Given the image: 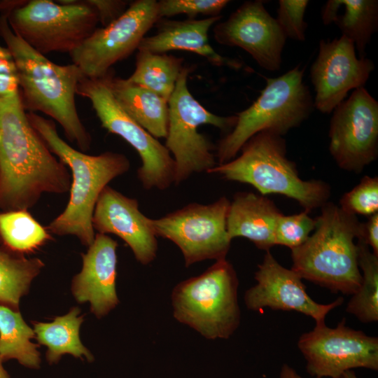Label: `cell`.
Listing matches in <instances>:
<instances>
[{
	"label": "cell",
	"instance_id": "obj_1",
	"mask_svg": "<svg viewBox=\"0 0 378 378\" xmlns=\"http://www.w3.org/2000/svg\"><path fill=\"white\" fill-rule=\"evenodd\" d=\"M67 167L31 125L20 95L0 99V209L29 210L44 193L69 192Z\"/></svg>",
	"mask_w": 378,
	"mask_h": 378
},
{
	"label": "cell",
	"instance_id": "obj_2",
	"mask_svg": "<svg viewBox=\"0 0 378 378\" xmlns=\"http://www.w3.org/2000/svg\"><path fill=\"white\" fill-rule=\"evenodd\" d=\"M0 14V36L16 64L24 108L50 116L60 125L69 141L80 151L88 150L92 138L76 105L77 87L85 76L76 64H55L34 50L12 30L7 12Z\"/></svg>",
	"mask_w": 378,
	"mask_h": 378
},
{
	"label": "cell",
	"instance_id": "obj_3",
	"mask_svg": "<svg viewBox=\"0 0 378 378\" xmlns=\"http://www.w3.org/2000/svg\"><path fill=\"white\" fill-rule=\"evenodd\" d=\"M27 115L50 150L71 172L67 204L46 228L57 235L75 236L88 247L96 234L92 216L98 198L110 181L129 170L130 161L118 153L107 151L91 155L76 150L59 136L53 120L35 113L27 112Z\"/></svg>",
	"mask_w": 378,
	"mask_h": 378
},
{
	"label": "cell",
	"instance_id": "obj_4",
	"mask_svg": "<svg viewBox=\"0 0 378 378\" xmlns=\"http://www.w3.org/2000/svg\"><path fill=\"white\" fill-rule=\"evenodd\" d=\"M315 220L314 233L291 249V270L332 293L352 295L362 282L354 242L360 235L362 223L330 202L321 207Z\"/></svg>",
	"mask_w": 378,
	"mask_h": 378
},
{
	"label": "cell",
	"instance_id": "obj_5",
	"mask_svg": "<svg viewBox=\"0 0 378 378\" xmlns=\"http://www.w3.org/2000/svg\"><path fill=\"white\" fill-rule=\"evenodd\" d=\"M240 155L217 164L208 173L227 181L246 183L260 195L276 194L298 202L305 211L321 208L331 195L330 186L321 180H302L296 164L286 155L282 136L270 131L260 132L241 147Z\"/></svg>",
	"mask_w": 378,
	"mask_h": 378
},
{
	"label": "cell",
	"instance_id": "obj_6",
	"mask_svg": "<svg viewBox=\"0 0 378 378\" xmlns=\"http://www.w3.org/2000/svg\"><path fill=\"white\" fill-rule=\"evenodd\" d=\"M304 71L297 66L279 77L267 79L260 96L236 115L233 128L219 140L215 155L217 164L234 159L255 134L270 131L283 136L308 118L314 106L303 81Z\"/></svg>",
	"mask_w": 378,
	"mask_h": 378
},
{
	"label": "cell",
	"instance_id": "obj_7",
	"mask_svg": "<svg viewBox=\"0 0 378 378\" xmlns=\"http://www.w3.org/2000/svg\"><path fill=\"white\" fill-rule=\"evenodd\" d=\"M238 286L233 265L226 259L217 260L174 287V316L207 339H228L240 324Z\"/></svg>",
	"mask_w": 378,
	"mask_h": 378
},
{
	"label": "cell",
	"instance_id": "obj_8",
	"mask_svg": "<svg viewBox=\"0 0 378 378\" xmlns=\"http://www.w3.org/2000/svg\"><path fill=\"white\" fill-rule=\"evenodd\" d=\"M12 30L46 55L71 53L97 28L98 16L85 0H30L7 12Z\"/></svg>",
	"mask_w": 378,
	"mask_h": 378
},
{
	"label": "cell",
	"instance_id": "obj_9",
	"mask_svg": "<svg viewBox=\"0 0 378 378\" xmlns=\"http://www.w3.org/2000/svg\"><path fill=\"white\" fill-rule=\"evenodd\" d=\"M189 72V68H183L168 101L164 146L174 155L176 185L195 173L208 172L217 165L216 155L212 153L214 146L198 132V127L211 125L229 132L237 120L236 115L220 116L204 108L188 90Z\"/></svg>",
	"mask_w": 378,
	"mask_h": 378
},
{
	"label": "cell",
	"instance_id": "obj_10",
	"mask_svg": "<svg viewBox=\"0 0 378 378\" xmlns=\"http://www.w3.org/2000/svg\"><path fill=\"white\" fill-rule=\"evenodd\" d=\"M108 73L100 78L84 76L78 85L77 94L90 100L102 127L122 137L136 150L142 162L137 177L143 187L168 188L175 178V162L170 152L120 106L111 90Z\"/></svg>",
	"mask_w": 378,
	"mask_h": 378
},
{
	"label": "cell",
	"instance_id": "obj_11",
	"mask_svg": "<svg viewBox=\"0 0 378 378\" xmlns=\"http://www.w3.org/2000/svg\"><path fill=\"white\" fill-rule=\"evenodd\" d=\"M230 201L225 197L209 204H189L158 219H152L157 237L181 250L186 267L208 259L224 260L231 244L227 231Z\"/></svg>",
	"mask_w": 378,
	"mask_h": 378
},
{
	"label": "cell",
	"instance_id": "obj_12",
	"mask_svg": "<svg viewBox=\"0 0 378 378\" xmlns=\"http://www.w3.org/2000/svg\"><path fill=\"white\" fill-rule=\"evenodd\" d=\"M159 20L158 1H133L118 19L97 27L69 53L73 64L85 77L104 76L113 65L137 50L146 34Z\"/></svg>",
	"mask_w": 378,
	"mask_h": 378
},
{
	"label": "cell",
	"instance_id": "obj_13",
	"mask_svg": "<svg viewBox=\"0 0 378 378\" xmlns=\"http://www.w3.org/2000/svg\"><path fill=\"white\" fill-rule=\"evenodd\" d=\"M298 347L314 377L338 378L356 368L378 370V338L346 326L344 318L335 328L316 325L300 337Z\"/></svg>",
	"mask_w": 378,
	"mask_h": 378
},
{
	"label": "cell",
	"instance_id": "obj_14",
	"mask_svg": "<svg viewBox=\"0 0 378 378\" xmlns=\"http://www.w3.org/2000/svg\"><path fill=\"white\" fill-rule=\"evenodd\" d=\"M332 111L330 153L342 169L360 173L378 155V102L361 87Z\"/></svg>",
	"mask_w": 378,
	"mask_h": 378
},
{
	"label": "cell",
	"instance_id": "obj_15",
	"mask_svg": "<svg viewBox=\"0 0 378 378\" xmlns=\"http://www.w3.org/2000/svg\"><path fill=\"white\" fill-rule=\"evenodd\" d=\"M374 69L371 59L357 57L348 38L342 35L331 41H321L310 71L316 92L314 106L323 113L332 112L349 91L364 87Z\"/></svg>",
	"mask_w": 378,
	"mask_h": 378
},
{
	"label": "cell",
	"instance_id": "obj_16",
	"mask_svg": "<svg viewBox=\"0 0 378 378\" xmlns=\"http://www.w3.org/2000/svg\"><path fill=\"white\" fill-rule=\"evenodd\" d=\"M213 31L218 43L243 49L266 70L280 69L286 37L262 1H245Z\"/></svg>",
	"mask_w": 378,
	"mask_h": 378
},
{
	"label": "cell",
	"instance_id": "obj_17",
	"mask_svg": "<svg viewBox=\"0 0 378 378\" xmlns=\"http://www.w3.org/2000/svg\"><path fill=\"white\" fill-rule=\"evenodd\" d=\"M255 279L256 284L248 289L244 297L250 310L260 311L268 307L295 311L313 318L316 325H323L328 313L344 302L341 297L329 304L314 301L307 293L302 279L291 269L279 264L270 251H266L258 265Z\"/></svg>",
	"mask_w": 378,
	"mask_h": 378
},
{
	"label": "cell",
	"instance_id": "obj_18",
	"mask_svg": "<svg viewBox=\"0 0 378 378\" xmlns=\"http://www.w3.org/2000/svg\"><path fill=\"white\" fill-rule=\"evenodd\" d=\"M92 226L99 234H113L122 239L142 265L150 263L156 257L158 240L152 219L141 213L136 199L109 186L98 198Z\"/></svg>",
	"mask_w": 378,
	"mask_h": 378
},
{
	"label": "cell",
	"instance_id": "obj_19",
	"mask_svg": "<svg viewBox=\"0 0 378 378\" xmlns=\"http://www.w3.org/2000/svg\"><path fill=\"white\" fill-rule=\"evenodd\" d=\"M118 243L107 234L97 233L85 253L82 268L71 282V292L79 303L88 302L91 312L102 318L119 302L116 293Z\"/></svg>",
	"mask_w": 378,
	"mask_h": 378
},
{
	"label": "cell",
	"instance_id": "obj_20",
	"mask_svg": "<svg viewBox=\"0 0 378 378\" xmlns=\"http://www.w3.org/2000/svg\"><path fill=\"white\" fill-rule=\"evenodd\" d=\"M221 18L219 15L201 20L160 19L155 24L156 34L145 36L137 50L158 54L186 50L204 57L214 65L239 69L241 66L239 61L220 55L210 45L209 31Z\"/></svg>",
	"mask_w": 378,
	"mask_h": 378
},
{
	"label": "cell",
	"instance_id": "obj_21",
	"mask_svg": "<svg viewBox=\"0 0 378 378\" xmlns=\"http://www.w3.org/2000/svg\"><path fill=\"white\" fill-rule=\"evenodd\" d=\"M281 211L265 196L251 192L236 193L230 202L227 231L231 239L242 237L266 251L275 246L274 229Z\"/></svg>",
	"mask_w": 378,
	"mask_h": 378
},
{
	"label": "cell",
	"instance_id": "obj_22",
	"mask_svg": "<svg viewBox=\"0 0 378 378\" xmlns=\"http://www.w3.org/2000/svg\"><path fill=\"white\" fill-rule=\"evenodd\" d=\"M111 90L125 111L155 138H166L168 127V101L153 92L108 74Z\"/></svg>",
	"mask_w": 378,
	"mask_h": 378
},
{
	"label": "cell",
	"instance_id": "obj_23",
	"mask_svg": "<svg viewBox=\"0 0 378 378\" xmlns=\"http://www.w3.org/2000/svg\"><path fill=\"white\" fill-rule=\"evenodd\" d=\"M334 9L328 2L322 8L324 24L335 23L342 35L350 39L358 51L359 57H365V49L378 27V1L333 0Z\"/></svg>",
	"mask_w": 378,
	"mask_h": 378
},
{
	"label": "cell",
	"instance_id": "obj_24",
	"mask_svg": "<svg viewBox=\"0 0 378 378\" xmlns=\"http://www.w3.org/2000/svg\"><path fill=\"white\" fill-rule=\"evenodd\" d=\"M80 312L78 307H74L52 322H34L35 337L39 344L47 347L46 356L49 363H57L64 354L85 358L89 362L94 360L93 355L80 339L79 330L83 321Z\"/></svg>",
	"mask_w": 378,
	"mask_h": 378
},
{
	"label": "cell",
	"instance_id": "obj_25",
	"mask_svg": "<svg viewBox=\"0 0 378 378\" xmlns=\"http://www.w3.org/2000/svg\"><path fill=\"white\" fill-rule=\"evenodd\" d=\"M34 337V330L20 311L0 304V358L3 362L15 359L24 367L39 368L38 346L31 341Z\"/></svg>",
	"mask_w": 378,
	"mask_h": 378
},
{
	"label": "cell",
	"instance_id": "obj_26",
	"mask_svg": "<svg viewBox=\"0 0 378 378\" xmlns=\"http://www.w3.org/2000/svg\"><path fill=\"white\" fill-rule=\"evenodd\" d=\"M44 267L38 258H27L0 247V304L19 311L20 299Z\"/></svg>",
	"mask_w": 378,
	"mask_h": 378
},
{
	"label": "cell",
	"instance_id": "obj_27",
	"mask_svg": "<svg viewBox=\"0 0 378 378\" xmlns=\"http://www.w3.org/2000/svg\"><path fill=\"white\" fill-rule=\"evenodd\" d=\"M183 59L172 55L138 50L136 67L127 79L169 101L183 68Z\"/></svg>",
	"mask_w": 378,
	"mask_h": 378
},
{
	"label": "cell",
	"instance_id": "obj_28",
	"mask_svg": "<svg viewBox=\"0 0 378 378\" xmlns=\"http://www.w3.org/2000/svg\"><path fill=\"white\" fill-rule=\"evenodd\" d=\"M358 262L362 282L352 295L346 311L364 323L378 321V255L361 237L357 238Z\"/></svg>",
	"mask_w": 378,
	"mask_h": 378
},
{
	"label": "cell",
	"instance_id": "obj_29",
	"mask_svg": "<svg viewBox=\"0 0 378 378\" xmlns=\"http://www.w3.org/2000/svg\"><path fill=\"white\" fill-rule=\"evenodd\" d=\"M50 233L28 210L0 212V239L11 251L24 255L36 251L52 239Z\"/></svg>",
	"mask_w": 378,
	"mask_h": 378
},
{
	"label": "cell",
	"instance_id": "obj_30",
	"mask_svg": "<svg viewBox=\"0 0 378 378\" xmlns=\"http://www.w3.org/2000/svg\"><path fill=\"white\" fill-rule=\"evenodd\" d=\"M309 214L305 210L289 216L281 214L274 229L275 245L285 246L291 250L302 244L316 227V220Z\"/></svg>",
	"mask_w": 378,
	"mask_h": 378
},
{
	"label": "cell",
	"instance_id": "obj_31",
	"mask_svg": "<svg viewBox=\"0 0 378 378\" xmlns=\"http://www.w3.org/2000/svg\"><path fill=\"white\" fill-rule=\"evenodd\" d=\"M339 206L344 211L355 216H370L378 213V177L365 176L343 195Z\"/></svg>",
	"mask_w": 378,
	"mask_h": 378
},
{
	"label": "cell",
	"instance_id": "obj_32",
	"mask_svg": "<svg viewBox=\"0 0 378 378\" xmlns=\"http://www.w3.org/2000/svg\"><path fill=\"white\" fill-rule=\"evenodd\" d=\"M227 0H160L158 1L160 19L185 14L188 19L198 15L209 17L220 15L221 11L229 4Z\"/></svg>",
	"mask_w": 378,
	"mask_h": 378
},
{
	"label": "cell",
	"instance_id": "obj_33",
	"mask_svg": "<svg viewBox=\"0 0 378 378\" xmlns=\"http://www.w3.org/2000/svg\"><path fill=\"white\" fill-rule=\"evenodd\" d=\"M309 1L307 0L279 1L276 20L286 38L304 41L307 24L304 16Z\"/></svg>",
	"mask_w": 378,
	"mask_h": 378
},
{
	"label": "cell",
	"instance_id": "obj_34",
	"mask_svg": "<svg viewBox=\"0 0 378 378\" xmlns=\"http://www.w3.org/2000/svg\"><path fill=\"white\" fill-rule=\"evenodd\" d=\"M18 95L20 88L15 60L10 50L0 45V99Z\"/></svg>",
	"mask_w": 378,
	"mask_h": 378
},
{
	"label": "cell",
	"instance_id": "obj_35",
	"mask_svg": "<svg viewBox=\"0 0 378 378\" xmlns=\"http://www.w3.org/2000/svg\"><path fill=\"white\" fill-rule=\"evenodd\" d=\"M97 13L99 23L106 27L118 19L127 8L126 1L85 0Z\"/></svg>",
	"mask_w": 378,
	"mask_h": 378
},
{
	"label": "cell",
	"instance_id": "obj_36",
	"mask_svg": "<svg viewBox=\"0 0 378 378\" xmlns=\"http://www.w3.org/2000/svg\"><path fill=\"white\" fill-rule=\"evenodd\" d=\"M358 237H361L372 251L378 255V213L370 216L365 223H362Z\"/></svg>",
	"mask_w": 378,
	"mask_h": 378
},
{
	"label": "cell",
	"instance_id": "obj_37",
	"mask_svg": "<svg viewBox=\"0 0 378 378\" xmlns=\"http://www.w3.org/2000/svg\"><path fill=\"white\" fill-rule=\"evenodd\" d=\"M279 378H303L289 365L284 363L280 370ZM317 378V377H315Z\"/></svg>",
	"mask_w": 378,
	"mask_h": 378
},
{
	"label": "cell",
	"instance_id": "obj_38",
	"mask_svg": "<svg viewBox=\"0 0 378 378\" xmlns=\"http://www.w3.org/2000/svg\"><path fill=\"white\" fill-rule=\"evenodd\" d=\"M24 0H6L0 1V13L8 12L13 8L22 4Z\"/></svg>",
	"mask_w": 378,
	"mask_h": 378
},
{
	"label": "cell",
	"instance_id": "obj_39",
	"mask_svg": "<svg viewBox=\"0 0 378 378\" xmlns=\"http://www.w3.org/2000/svg\"><path fill=\"white\" fill-rule=\"evenodd\" d=\"M338 378H358L354 370H349L343 373Z\"/></svg>",
	"mask_w": 378,
	"mask_h": 378
},
{
	"label": "cell",
	"instance_id": "obj_40",
	"mask_svg": "<svg viewBox=\"0 0 378 378\" xmlns=\"http://www.w3.org/2000/svg\"><path fill=\"white\" fill-rule=\"evenodd\" d=\"M0 378H10L3 366V360L0 358Z\"/></svg>",
	"mask_w": 378,
	"mask_h": 378
}]
</instances>
